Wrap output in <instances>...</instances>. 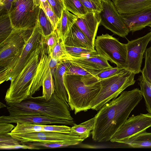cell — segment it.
<instances>
[{"label":"cell","mask_w":151,"mask_h":151,"mask_svg":"<svg viewBox=\"0 0 151 151\" xmlns=\"http://www.w3.org/2000/svg\"><path fill=\"white\" fill-rule=\"evenodd\" d=\"M142 97L140 90L136 88L123 91L119 97L104 105L94 116V126L91 132L93 140L110 141Z\"/></svg>","instance_id":"cell-1"},{"label":"cell","mask_w":151,"mask_h":151,"mask_svg":"<svg viewBox=\"0 0 151 151\" xmlns=\"http://www.w3.org/2000/svg\"><path fill=\"white\" fill-rule=\"evenodd\" d=\"M65 87L68 96V104L75 114L91 109L90 104L101 88L96 75H80L65 73Z\"/></svg>","instance_id":"cell-2"},{"label":"cell","mask_w":151,"mask_h":151,"mask_svg":"<svg viewBox=\"0 0 151 151\" xmlns=\"http://www.w3.org/2000/svg\"><path fill=\"white\" fill-rule=\"evenodd\" d=\"M9 115L36 114L74 122L68 103L59 98L55 92L47 100L42 96L27 99L16 104L7 105Z\"/></svg>","instance_id":"cell-3"},{"label":"cell","mask_w":151,"mask_h":151,"mask_svg":"<svg viewBox=\"0 0 151 151\" xmlns=\"http://www.w3.org/2000/svg\"><path fill=\"white\" fill-rule=\"evenodd\" d=\"M34 28L14 29L0 44V83L8 77L18 59Z\"/></svg>","instance_id":"cell-4"},{"label":"cell","mask_w":151,"mask_h":151,"mask_svg":"<svg viewBox=\"0 0 151 151\" xmlns=\"http://www.w3.org/2000/svg\"><path fill=\"white\" fill-rule=\"evenodd\" d=\"M40 48L41 43L32 53L21 71L11 82L4 98L7 105L19 103L33 95L32 87L39 61Z\"/></svg>","instance_id":"cell-5"},{"label":"cell","mask_w":151,"mask_h":151,"mask_svg":"<svg viewBox=\"0 0 151 151\" xmlns=\"http://www.w3.org/2000/svg\"><path fill=\"white\" fill-rule=\"evenodd\" d=\"M135 74L126 69L112 77L100 81L101 88L91 102V109L99 111L106 103L116 98L126 88L134 85Z\"/></svg>","instance_id":"cell-6"},{"label":"cell","mask_w":151,"mask_h":151,"mask_svg":"<svg viewBox=\"0 0 151 151\" xmlns=\"http://www.w3.org/2000/svg\"><path fill=\"white\" fill-rule=\"evenodd\" d=\"M94 46L98 54L116 67L125 68L127 56L126 44L120 42L108 34L96 37Z\"/></svg>","instance_id":"cell-7"},{"label":"cell","mask_w":151,"mask_h":151,"mask_svg":"<svg viewBox=\"0 0 151 151\" xmlns=\"http://www.w3.org/2000/svg\"><path fill=\"white\" fill-rule=\"evenodd\" d=\"M39 9L34 7L33 0H14L8 11L13 28H34Z\"/></svg>","instance_id":"cell-8"},{"label":"cell","mask_w":151,"mask_h":151,"mask_svg":"<svg viewBox=\"0 0 151 151\" xmlns=\"http://www.w3.org/2000/svg\"><path fill=\"white\" fill-rule=\"evenodd\" d=\"M21 144L29 142L58 144L62 147L77 145L83 141L71 134L50 132H34L22 134L8 133Z\"/></svg>","instance_id":"cell-9"},{"label":"cell","mask_w":151,"mask_h":151,"mask_svg":"<svg viewBox=\"0 0 151 151\" xmlns=\"http://www.w3.org/2000/svg\"><path fill=\"white\" fill-rule=\"evenodd\" d=\"M111 0H101L100 25L120 37H125L130 32Z\"/></svg>","instance_id":"cell-10"},{"label":"cell","mask_w":151,"mask_h":151,"mask_svg":"<svg viewBox=\"0 0 151 151\" xmlns=\"http://www.w3.org/2000/svg\"><path fill=\"white\" fill-rule=\"evenodd\" d=\"M151 127V114H140L129 117L111 138L117 142L128 139Z\"/></svg>","instance_id":"cell-11"},{"label":"cell","mask_w":151,"mask_h":151,"mask_svg":"<svg viewBox=\"0 0 151 151\" xmlns=\"http://www.w3.org/2000/svg\"><path fill=\"white\" fill-rule=\"evenodd\" d=\"M151 40V31L143 37L128 41L126 44L127 56L125 63L126 69L135 74L141 72V67L143 55L148 43Z\"/></svg>","instance_id":"cell-12"},{"label":"cell","mask_w":151,"mask_h":151,"mask_svg":"<svg viewBox=\"0 0 151 151\" xmlns=\"http://www.w3.org/2000/svg\"><path fill=\"white\" fill-rule=\"evenodd\" d=\"M42 33L39 22L34 27L30 37L27 42L18 59L10 72L8 81H13L21 71L30 58L32 53L40 44Z\"/></svg>","instance_id":"cell-13"},{"label":"cell","mask_w":151,"mask_h":151,"mask_svg":"<svg viewBox=\"0 0 151 151\" xmlns=\"http://www.w3.org/2000/svg\"><path fill=\"white\" fill-rule=\"evenodd\" d=\"M40 55L32 87L33 95L42 86L43 80L50 70L51 71L54 76V72L60 62L52 58L50 55L47 54L41 42Z\"/></svg>","instance_id":"cell-14"},{"label":"cell","mask_w":151,"mask_h":151,"mask_svg":"<svg viewBox=\"0 0 151 151\" xmlns=\"http://www.w3.org/2000/svg\"><path fill=\"white\" fill-rule=\"evenodd\" d=\"M29 123L39 125L60 124L73 126L74 122L67 120L55 118L49 116L36 114L16 116H2L0 117V123Z\"/></svg>","instance_id":"cell-15"},{"label":"cell","mask_w":151,"mask_h":151,"mask_svg":"<svg viewBox=\"0 0 151 151\" xmlns=\"http://www.w3.org/2000/svg\"><path fill=\"white\" fill-rule=\"evenodd\" d=\"M108 61L98 54L91 57L83 58H75L68 56L65 61H68L79 66L96 75L104 70L113 68Z\"/></svg>","instance_id":"cell-16"},{"label":"cell","mask_w":151,"mask_h":151,"mask_svg":"<svg viewBox=\"0 0 151 151\" xmlns=\"http://www.w3.org/2000/svg\"><path fill=\"white\" fill-rule=\"evenodd\" d=\"M100 13L88 12L83 16L78 17L75 23L94 46L95 38L101 21Z\"/></svg>","instance_id":"cell-17"},{"label":"cell","mask_w":151,"mask_h":151,"mask_svg":"<svg viewBox=\"0 0 151 151\" xmlns=\"http://www.w3.org/2000/svg\"><path fill=\"white\" fill-rule=\"evenodd\" d=\"M121 15L130 31L133 32L151 24V7L134 13Z\"/></svg>","instance_id":"cell-18"},{"label":"cell","mask_w":151,"mask_h":151,"mask_svg":"<svg viewBox=\"0 0 151 151\" xmlns=\"http://www.w3.org/2000/svg\"><path fill=\"white\" fill-rule=\"evenodd\" d=\"M65 46L94 50L95 46L75 22L64 41Z\"/></svg>","instance_id":"cell-19"},{"label":"cell","mask_w":151,"mask_h":151,"mask_svg":"<svg viewBox=\"0 0 151 151\" xmlns=\"http://www.w3.org/2000/svg\"><path fill=\"white\" fill-rule=\"evenodd\" d=\"M113 2L121 14L134 13L151 7V0H114Z\"/></svg>","instance_id":"cell-20"},{"label":"cell","mask_w":151,"mask_h":151,"mask_svg":"<svg viewBox=\"0 0 151 151\" xmlns=\"http://www.w3.org/2000/svg\"><path fill=\"white\" fill-rule=\"evenodd\" d=\"M67 61H60L54 74L55 92L57 96L68 103V96L64 82V76L67 65Z\"/></svg>","instance_id":"cell-21"},{"label":"cell","mask_w":151,"mask_h":151,"mask_svg":"<svg viewBox=\"0 0 151 151\" xmlns=\"http://www.w3.org/2000/svg\"><path fill=\"white\" fill-rule=\"evenodd\" d=\"M77 17L66 9L63 11L55 30L59 38L64 42L70 29L75 22Z\"/></svg>","instance_id":"cell-22"},{"label":"cell","mask_w":151,"mask_h":151,"mask_svg":"<svg viewBox=\"0 0 151 151\" xmlns=\"http://www.w3.org/2000/svg\"><path fill=\"white\" fill-rule=\"evenodd\" d=\"M118 143L128 148H151V132L145 131Z\"/></svg>","instance_id":"cell-23"},{"label":"cell","mask_w":151,"mask_h":151,"mask_svg":"<svg viewBox=\"0 0 151 151\" xmlns=\"http://www.w3.org/2000/svg\"><path fill=\"white\" fill-rule=\"evenodd\" d=\"M95 119L94 116L79 124H75L71 127L70 134L77 135L84 140L91 134L94 127Z\"/></svg>","instance_id":"cell-24"},{"label":"cell","mask_w":151,"mask_h":151,"mask_svg":"<svg viewBox=\"0 0 151 151\" xmlns=\"http://www.w3.org/2000/svg\"><path fill=\"white\" fill-rule=\"evenodd\" d=\"M140 87V91L145 100L146 110L151 114V84L148 82L142 75L137 79Z\"/></svg>","instance_id":"cell-25"},{"label":"cell","mask_w":151,"mask_h":151,"mask_svg":"<svg viewBox=\"0 0 151 151\" xmlns=\"http://www.w3.org/2000/svg\"><path fill=\"white\" fill-rule=\"evenodd\" d=\"M1 150L14 149H31L30 146L21 144L18 140L12 137L8 134L0 136Z\"/></svg>","instance_id":"cell-26"},{"label":"cell","mask_w":151,"mask_h":151,"mask_svg":"<svg viewBox=\"0 0 151 151\" xmlns=\"http://www.w3.org/2000/svg\"><path fill=\"white\" fill-rule=\"evenodd\" d=\"M66 9L77 17H81L88 12L80 0H63Z\"/></svg>","instance_id":"cell-27"},{"label":"cell","mask_w":151,"mask_h":151,"mask_svg":"<svg viewBox=\"0 0 151 151\" xmlns=\"http://www.w3.org/2000/svg\"><path fill=\"white\" fill-rule=\"evenodd\" d=\"M2 13L0 16V43L10 35L13 29L8 12Z\"/></svg>","instance_id":"cell-28"},{"label":"cell","mask_w":151,"mask_h":151,"mask_svg":"<svg viewBox=\"0 0 151 151\" xmlns=\"http://www.w3.org/2000/svg\"><path fill=\"white\" fill-rule=\"evenodd\" d=\"M38 21L42 35L46 36L55 30L52 25L43 9L39 7Z\"/></svg>","instance_id":"cell-29"},{"label":"cell","mask_w":151,"mask_h":151,"mask_svg":"<svg viewBox=\"0 0 151 151\" xmlns=\"http://www.w3.org/2000/svg\"><path fill=\"white\" fill-rule=\"evenodd\" d=\"M11 133L22 134L34 132L43 131V125H39L29 123L18 122Z\"/></svg>","instance_id":"cell-30"},{"label":"cell","mask_w":151,"mask_h":151,"mask_svg":"<svg viewBox=\"0 0 151 151\" xmlns=\"http://www.w3.org/2000/svg\"><path fill=\"white\" fill-rule=\"evenodd\" d=\"M65 47L68 56L75 58L89 57L98 54L95 50L66 46Z\"/></svg>","instance_id":"cell-31"},{"label":"cell","mask_w":151,"mask_h":151,"mask_svg":"<svg viewBox=\"0 0 151 151\" xmlns=\"http://www.w3.org/2000/svg\"><path fill=\"white\" fill-rule=\"evenodd\" d=\"M53 74L50 70L43 80L42 96L47 100H49L54 93L55 86L52 77Z\"/></svg>","instance_id":"cell-32"},{"label":"cell","mask_w":151,"mask_h":151,"mask_svg":"<svg viewBox=\"0 0 151 151\" xmlns=\"http://www.w3.org/2000/svg\"><path fill=\"white\" fill-rule=\"evenodd\" d=\"M58 38V34L55 30L46 36L42 35L41 42L48 54L51 55Z\"/></svg>","instance_id":"cell-33"},{"label":"cell","mask_w":151,"mask_h":151,"mask_svg":"<svg viewBox=\"0 0 151 151\" xmlns=\"http://www.w3.org/2000/svg\"><path fill=\"white\" fill-rule=\"evenodd\" d=\"M51 57L59 61H65L68 56L64 42L59 38L51 55Z\"/></svg>","instance_id":"cell-34"},{"label":"cell","mask_w":151,"mask_h":151,"mask_svg":"<svg viewBox=\"0 0 151 151\" xmlns=\"http://www.w3.org/2000/svg\"><path fill=\"white\" fill-rule=\"evenodd\" d=\"M145 64L141 72L145 79L151 84V46L145 53Z\"/></svg>","instance_id":"cell-35"},{"label":"cell","mask_w":151,"mask_h":151,"mask_svg":"<svg viewBox=\"0 0 151 151\" xmlns=\"http://www.w3.org/2000/svg\"><path fill=\"white\" fill-rule=\"evenodd\" d=\"M39 7L44 11L55 30L59 19L55 14L47 1L42 3Z\"/></svg>","instance_id":"cell-36"},{"label":"cell","mask_w":151,"mask_h":151,"mask_svg":"<svg viewBox=\"0 0 151 151\" xmlns=\"http://www.w3.org/2000/svg\"><path fill=\"white\" fill-rule=\"evenodd\" d=\"M67 61V65L65 73L68 74L80 75H93L81 67L68 61Z\"/></svg>","instance_id":"cell-37"},{"label":"cell","mask_w":151,"mask_h":151,"mask_svg":"<svg viewBox=\"0 0 151 151\" xmlns=\"http://www.w3.org/2000/svg\"><path fill=\"white\" fill-rule=\"evenodd\" d=\"M125 69L117 67L104 70L97 74L96 76L100 81L104 79L113 76L123 71Z\"/></svg>","instance_id":"cell-38"},{"label":"cell","mask_w":151,"mask_h":151,"mask_svg":"<svg viewBox=\"0 0 151 151\" xmlns=\"http://www.w3.org/2000/svg\"><path fill=\"white\" fill-rule=\"evenodd\" d=\"M87 9L88 12L94 11L100 13L101 8V0H80Z\"/></svg>","instance_id":"cell-39"},{"label":"cell","mask_w":151,"mask_h":151,"mask_svg":"<svg viewBox=\"0 0 151 151\" xmlns=\"http://www.w3.org/2000/svg\"><path fill=\"white\" fill-rule=\"evenodd\" d=\"M55 14L60 19L66 9L63 0H47Z\"/></svg>","instance_id":"cell-40"},{"label":"cell","mask_w":151,"mask_h":151,"mask_svg":"<svg viewBox=\"0 0 151 151\" xmlns=\"http://www.w3.org/2000/svg\"><path fill=\"white\" fill-rule=\"evenodd\" d=\"M71 127L65 125H43V132H50L70 134Z\"/></svg>","instance_id":"cell-41"},{"label":"cell","mask_w":151,"mask_h":151,"mask_svg":"<svg viewBox=\"0 0 151 151\" xmlns=\"http://www.w3.org/2000/svg\"><path fill=\"white\" fill-rule=\"evenodd\" d=\"M15 126L10 123H0V136L6 135L11 132Z\"/></svg>","instance_id":"cell-42"},{"label":"cell","mask_w":151,"mask_h":151,"mask_svg":"<svg viewBox=\"0 0 151 151\" xmlns=\"http://www.w3.org/2000/svg\"><path fill=\"white\" fill-rule=\"evenodd\" d=\"M14 0H0V11L8 12L12 2Z\"/></svg>","instance_id":"cell-43"},{"label":"cell","mask_w":151,"mask_h":151,"mask_svg":"<svg viewBox=\"0 0 151 151\" xmlns=\"http://www.w3.org/2000/svg\"><path fill=\"white\" fill-rule=\"evenodd\" d=\"M7 106H6V105L5 104H4L3 103H2L1 102H0V108H3L4 107H6Z\"/></svg>","instance_id":"cell-44"},{"label":"cell","mask_w":151,"mask_h":151,"mask_svg":"<svg viewBox=\"0 0 151 151\" xmlns=\"http://www.w3.org/2000/svg\"><path fill=\"white\" fill-rule=\"evenodd\" d=\"M149 26L150 27V28H151V24H150Z\"/></svg>","instance_id":"cell-45"},{"label":"cell","mask_w":151,"mask_h":151,"mask_svg":"<svg viewBox=\"0 0 151 151\" xmlns=\"http://www.w3.org/2000/svg\"><path fill=\"white\" fill-rule=\"evenodd\" d=\"M112 0V1H114V0Z\"/></svg>","instance_id":"cell-46"}]
</instances>
